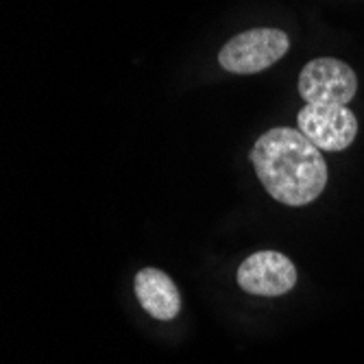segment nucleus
<instances>
[{"mask_svg": "<svg viewBox=\"0 0 364 364\" xmlns=\"http://www.w3.org/2000/svg\"><path fill=\"white\" fill-rule=\"evenodd\" d=\"M355 90L358 77L341 59H314L299 75V92L310 105H347Z\"/></svg>", "mask_w": 364, "mask_h": 364, "instance_id": "obj_3", "label": "nucleus"}, {"mask_svg": "<svg viewBox=\"0 0 364 364\" xmlns=\"http://www.w3.org/2000/svg\"><path fill=\"white\" fill-rule=\"evenodd\" d=\"M140 306L157 321H171L179 314L181 296L175 282L159 269H144L136 275Z\"/></svg>", "mask_w": 364, "mask_h": 364, "instance_id": "obj_6", "label": "nucleus"}, {"mask_svg": "<svg viewBox=\"0 0 364 364\" xmlns=\"http://www.w3.org/2000/svg\"><path fill=\"white\" fill-rule=\"evenodd\" d=\"M290 48V40L279 28H251L231 38L218 61L225 70L236 75H253L271 68Z\"/></svg>", "mask_w": 364, "mask_h": 364, "instance_id": "obj_2", "label": "nucleus"}, {"mask_svg": "<svg viewBox=\"0 0 364 364\" xmlns=\"http://www.w3.org/2000/svg\"><path fill=\"white\" fill-rule=\"evenodd\" d=\"M257 179L275 201L308 205L327 186V164L301 131L288 127L267 131L251 149Z\"/></svg>", "mask_w": 364, "mask_h": 364, "instance_id": "obj_1", "label": "nucleus"}, {"mask_svg": "<svg viewBox=\"0 0 364 364\" xmlns=\"http://www.w3.org/2000/svg\"><path fill=\"white\" fill-rule=\"evenodd\" d=\"M238 284L251 294L279 296L294 288L296 269L284 253L257 251L240 264Z\"/></svg>", "mask_w": 364, "mask_h": 364, "instance_id": "obj_5", "label": "nucleus"}, {"mask_svg": "<svg viewBox=\"0 0 364 364\" xmlns=\"http://www.w3.org/2000/svg\"><path fill=\"white\" fill-rule=\"evenodd\" d=\"M299 131L323 151H345L358 136V120L347 105H310L299 112Z\"/></svg>", "mask_w": 364, "mask_h": 364, "instance_id": "obj_4", "label": "nucleus"}]
</instances>
